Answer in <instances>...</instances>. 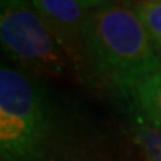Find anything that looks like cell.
Instances as JSON below:
<instances>
[{"instance_id":"1","label":"cell","mask_w":161,"mask_h":161,"mask_svg":"<svg viewBox=\"0 0 161 161\" xmlns=\"http://www.w3.org/2000/svg\"><path fill=\"white\" fill-rule=\"evenodd\" d=\"M86 61L121 94L133 90L161 66L154 42L137 12L119 3H109L90 12Z\"/></svg>"},{"instance_id":"2","label":"cell","mask_w":161,"mask_h":161,"mask_svg":"<svg viewBox=\"0 0 161 161\" xmlns=\"http://www.w3.org/2000/svg\"><path fill=\"white\" fill-rule=\"evenodd\" d=\"M51 115L33 78L11 67L0 70L2 161H46L51 146Z\"/></svg>"},{"instance_id":"3","label":"cell","mask_w":161,"mask_h":161,"mask_svg":"<svg viewBox=\"0 0 161 161\" xmlns=\"http://www.w3.org/2000/svg\"><path fill=\"white\" fill-rule=\"evenodd\" d=\"M0 39L8 57L33 76L54 79L75 69L30 0H2Z\"/></svg>"},{"instance_id":"4","label":"cell","mask_w":161,"mask_h":161,"mask_svg":"<svg viewBox=\"0 0 161 161\" xmlns=\"http://www.w3.org/2000/svg\"><path fill=\"white\" fill-rule=\"evenodd\" d=\"M78 70L86 61L90 12L76 0H30Z\"/></svg>"},{"instance_id":"5","label":"cell","mask_w":161,"mask_h":161,"mask_svg":"<svg viewBox=\"0 0 161 161\" xmlns=\"http://www.w3.org/2000/svg\"><path fill=\"white\" fill-rule=\"evenodd\" d=\"M127 98V115L130 130L145 161H161V122L131 91L122 92Z\"/></svg>"},{"instance_id":"6","label":"cell","mask_w":161,"mask_h":161,"mask_svg":"<svg viewBox=\"0 0 161 161\" xmlns=\"http://www.w3.org/2000/svg\"><path fill=\"white\" fill-rule=\"evenodd\" d=\"M130 91L161 122V66L151 75L145 76Z\"/></svg>"},{"instance_id":"7","label":"cell","mask_w":161,"mask_h":161,"mask_svg":"<svg viewBox=\"0 0 161 161\" xmlns=\"http://www.w3.org/2000/svg\"><path fill=\"white\" fill-rule=\"evenodd\" d=\"M139 18L148 31L151 40L161 48V2H143L140 0L134 6Z\"/></svg>"},{"instance_id":"8","label":"cell","mask_w":161,"mask_h":161,"mask_svg":"<svg viewBox=\"0 0 161 161\" xmlns=\"http://www.w3.org/2000/svg\"><path fill=\"white\" fill-rule=\"evenodd\" d=\"M80 6H84L86 11H96L98 8H103V6L109 5V0H76Z\"/></svg>"},{"instance_id":"9","label":"cell","mask_w":161,"mask_h":161,"mask_svg":"<svg viewBox=\"0 0 161 161\" xmlns=\"http://www.w3.org/2000/svg\"><path fill=\"white\" fill-rule=\"evenodd\" d=\"M143 2H161V0H143Z\"/></svg>"}]
</instances>
